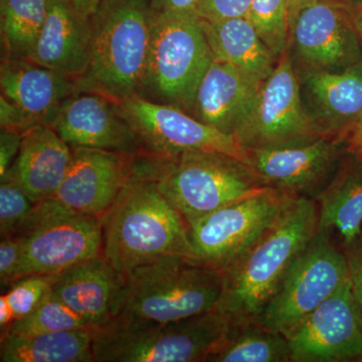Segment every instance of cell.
Masks as SVG:
<instances>
[{
    "label": "cell",
    "mask_w": 362,
    "mask_h": 362,
    "mask_svg": "<svg viewBox=\"0 0 362 362\" xmlns=\"http://www.w3.org/2000/svg\"><path fill=\"white\" fill-rule=\"evenodd\" d=\"M246 18L276 58L288 51L289 0H252Z\"/></svg>",
    "instance_id": "30"
},
{
    "label": "cell",
    "mask_w": 362,
    "mask_h": 362,
    "mask_svg": "<svg viewBox=\"0 0 362 362\" xmlns=\"http://www.w3.org/2000/svg\"><path fill=\"white\" fill-rule=\"evenodd\" d=\"M11 235L23 242L21 278L59 274L103 254L102 218L74 213L54 197L35 204Z\"/></svg>",
    "instance_id": "8"
},
{
    "label": "cell",
    "mask_w": 362,
    "mask_h": 362,
    "mask_svg": "<svg viewBox=\"0 0 362 362\" xmlns=\"http://www.w3.org/2000/svg\"><path fill=\"white\" fill-rule=\"evenodd\" d=\"M0 125L1 130L23 133L33 127L28 118L6 97H0Z\"/></svg>",
    "instance_id": "36"
},
{
    "label": "cell",
    "mask_w": 362,
    "mask_h": 362,
    "mask_svg": "<svg viewBox=\"0 0 362 362\" xmlns=\"http://www.w3.org/2000/svg\"><path fill=\"white\" fill-rule=\"evenodd\" d=\"M1 95L16 105L32 126H52L62 107L78 93L77 81L23 58L2 59Z\"/></svg>",
    "instance_id": "19"
},
{
    "label": "cell",
    "mask_w": 362,
    "mask_h": 362,
    "mask_svg": "<svg viewBox=\"0 0 362 362\" xmlns=\"http://www.w3.org/2000/svg\"><path fill=\"white\" fill-rule=\"evenodd\" d=\"M337 1L342 2V4L351 6L352 4H357V2L361 1V0H337Z\"/></svg>",
    "instance_id": "44"
},
{
    "label": "cell",
    "mask_w": 362,
    "mask_h": 362,
    "mask_svg": "<svg viewBox=\"0 0 362 362\" xmlns=\"http://www.w3.org/2000/svg\"><path fill=\"white\" fill-rule=\"evenodd\" d=\"M292 197L270 187L233 202L188 226L190 258L226 273L274 225Z\"/></svg>",
    "instance_id": "10"
},
{
    "label": "cell",
    "mask_w": 362,
    "mask_h": 362,
    "mask_svg": "<svg viewBox=\"0 0 362 362\" xmlns=\"http://www.w3.org/2000/svg\"><path fill=\"white\" fill-rule=\"evenodd\" d=\"M124 276L117 315L156 323L176 322L213 310L225 286L223 272L182 256L164 257Z\"/></svg>",
    "instance_id": "5"
},
{
    "label": "cell",
    "mask_w": 362,
    "mask_h": 362,
    "mask_svg": "<svg viewBox=\"0 0 362 362\" xmlns=\"http://www.w3.org/2000/svg\"><path fill=\"white\" fill-rule=\"evenodd\" d=\"M312 134L318 133L305 113L299 78L287 51L259 88L251 110L235 136L247 150Z\"/></svg>",
    "instance_id": "14"
},
{
    "label": "cell",
    "mask_w": 362,
    "mask_h": 362,
    "mask_svg": "<svg viewBox=\"0 0 362 362\" xmlns=\"http://www.w3.org/2000/svg\"><path fill=\"white\" fill-rule=\"evenodd\" d=\"M59 274L30 275L14 282L4 293L13 308L16 321L30 315L52 291Z\"/></svg>",
    "instance_id": "31"
},
{
    "label": "cell",
    "mask_w": 362,
    "mask_h": 362,
    "mask_svg": "<svg viewBox=\"0 0 362 362\" xmlns=\"http://www.w3.org/2000/svg\"><path fill=\"white\" fill-rule=\"evenodd\" d=\"M156 13L148 0H102L90 20V65L78 90L116 102L141 96Z\"/></svg>",
    "instance_id": "3"
},
{
    "label": "cell",
    "mask_w": 362,
    "mask_h": 362,
    "mask_svg": "<svg viewBox=\"0 0 362 362\" xmlns=\"http://www.w3.org/2000/svg\"><path fill=\"white\" fill-rule=\"evenodd\" d=\"M344 142L347 153L362 162V115L350 128Z\"/></svg>",
    "instance_id": "39"
},
{
    "label": "cell",
    "mask_w": 362,
    "mask_h": 362,
    "mask_svg": "<svg viewBox=\"0 0 362 362\" xmlns=\"http://www.w3.org/2000/svg\"><path fill=\"white\" fill-rule=\"evenodd\" d=\"M209 362H291L287 337L258 322L233 325Z\"/></svg>",
    "instance_id": "27"
},
{
    "label": "cell",
    "mask_w": 362,
    "mask_h": 362,
    "mask_svg": "<svg viewBox=\"0 0 362 362\" xmlns=\"http://www.w3.org/2000/svg\"><path fill=\"white\" fill-rule=\"evenodd\" d=\"M337 0H317L290 26L288 52L297 73L338 71L362 62L354 13Z\"/></svg>",
    "instance_id": "13"
},
{
    "label": "cell",
    "mask_w": 362,
    "mask_h": 362,
    "mask_svg": "<svg viewBox=\"0 0 362 362\" xmlns=\"http://www.w3.org/2000/svg\"><path fill=\"white\" fill-rule=\"evenodd\" d=\"M297 74L302 105L314 129L344 141L362 115V62L343 70Z\"/></svg>",
    "instance_id": "18"
},
{
    "label": "cell",
    "mask_w": 362,
    "mask_h": 362,
    "mask_svg": "<svg viewBox=\"0 0 362 362\" xmlns=\"http://www.w3.org/2000/svg\"><path fill=\"white\" fill-rule=\"evenodd\" d=\"M23 134L14 131L1 130L0 133V178L8 173L18 152Z\"/></svg>",
    "instance_id": "37"
},
{
    "label": "cell",
    "mask_w": 362,
    "mask_h": 362,
    "mask_svg": "<svg viewBox=\"0 0 362 362\" xmlns=\"http://www.w3.org/2000/svg\"><path fill=\"white\" fill-rule=\"evenodd\" d=\"M290 1V26H291L293 21L297 18L298 14L305 7L311 6L317 0H289Z\"/></svg>",
    "instance_id": "42"
},
{
    "label": "cell",
    "mask_w": 362,
    "mask_h": 362,
    "mask_svg": "<svg viewBox=\"0 0 362 362\" xmlns=\"http://www.w3.org/2000/svg\"><path fill=\"white\" fill-rule=\"evenodd\" d=\"M84 328H89L87 323L51 291L30 315L14 321L6 335L30 337Z\"/></svg>",
    "instance_id": "29"
},
{
    "label": "cell",
    "mask_w": 362,
    "mask_h": 362,
    "mask_svg": "<svg viewBox=\"0 0 362 362\" xmlns=\"http://www.w3.org/2000/svg\"><path fill=\"white\" fill-rule=\"evenodd\" d=\"M252 0H202L199 14L209 21L246 18Z\"/></svg>",
    "instance_id": "34"
},
{
    "label": "cell",
    "mask_w": 362,
    "mask_h": 362,
    "mask_svg": "<svg viewBox=\"0 0 362 362\" xmlns=\"http://www.w3.org/2000/svg\"><path fill=\"white\" fill-rule=\"evenodd\" d=\"M202 23L214 59L226 62L261 82L270 77L278 59L246 18L202 20Z\"/></svg>",
    "instance_id": "25"
},
{
    "label": "cell",
    "mask_w": 362,
    "mask_h": 362,
    "mask_svg": "<svg viewBox=\"0 0 362 362\" xmlns=\"http://www.w3.org/2000/svg\"><path fill=\"white\" fill-rule=\"evenodd\" d=\"M103 255L127 274L168 256L190 258L189 228L150 175L146 162L134 173L101 216Z\"/></svg>",
    "instance_id": "1"
},
{
    "label": "cell",
    "mask_w": 362,
    "mask_h": 362,
    "mask_svg": "<svg viewBox=\"0 0 362 362\" xmlns=\"http://www.w3.org/2000/svg\"><path fill=\"white\" fill-rule=\"evenodd\" d=\"M263 83L226 62L214 59L197 88L192 115L226 134L235 135Z\"/></svg>",
    "instance_id": "22"
},
{
    "label": "cell",
    "mask_w": 362,
    "mask_h": 362,
    "mask_svg": "<svg viewBox=\"0 0 362 362\" xmlns=\"http://www.w3.org/2000/svg\"><path fill=\"white\" fill-rule=\"evenodd\" d=\"M247 164L266 187L292 199H315L346 156L343 140L320 134L247 149Z\"/></svg>",
    "instance_id": "11"
},
{
    "label": "cell",
    "mask_w": 362,
    "mask_h": 362,
    "mask_svg": "<svg viewBox=\"0 0 362 362\" xmlns=\"http://www.w3.org/2000/svg\"><path fill=\"white\" fill-rule=\"evenodd\" d=\"M331 233L318 232L297 255L258 323L286 337L349 280L346 258Z\"/></svg>",
    "instance_id": "9"
},
{
    "label": "cell",
    "mask_w": 362,
    "mask_h": 362,
    "mask_svg": "<svg viewBox=\"0 0 362 362\" xmlns=\"http://www.w3.org/2000/svg\"><path fill=\"white\" fill-rule=\"evenodd\" d=\"M14 321H16V317H14L13 308H11L6 294H2L0 296V333H1V338L6 337Z\"/></svg>",
    "instance_id": "40"
},
{
    "label": "cell",
    "mask_w": 362,
    "mask_h": 362,
    "mask_svg": "<svg viewBox=\"0 0 362 362\" xmlns=\"http://www.w3.org/2000/svg\"><path fill=\"white\" fill-rule=\"evenodd\" d=\"M35 204L8 175L0 182V233L11 235L32 213Z\"/></svg>",
    "instance_id": "32"
},
{
    "label": "cell",
    "mask_w": 362,
    "mask_h": 362,
    "mask_svg": "<svg viewBox=\"0 0 362 362\" xmlns=\"http://www.w3.org/2000/svg\"><path fill=\"white\" fill-rule=\"evenodd\" d=\"M214 59L199 14L156 11L141 96L190 113Z\"/></svg>",
    "instance_id": "7"
},
{
    "label": "cell",
    "mask_w": 362,
    "mask_h": 362,
    "mask_svg": "<svg viewBox=\"0 0 362 362\" xmlns=\"http://www.w3.org/2000/svg\"><path fill=\"white\" fill-rule=\"evenodd\" d=\"M1 362H94L92 329L6 335L0 343Z\"/></svg>",
    "instance_id": "26"
},
{
    "label": "cell",
    "mask_w": 362,
    "mask_h": 362,
    "mask_svg": "<svg viewBox=\"0 0 362 362\" xmlns=\"http://www.w3.org/2000/svg\"><path fill=\"white\" fill-rule=\"evenodd\" d=\"M147 166L187 226L268 187L249 164L221 152L189 151L168 159L154 157Z\"/></svg>",
    "instance_id": "6"
},
{
    "label": "cell",
    "mask_w": 362,
    "mask_h": 362,
    "mask_svg": "<svg viewBox=\"0 0 362 362\" xmlns=\"http://www.w3.org/2000/svg\"><path fill=\"white\" fill-rule=\"evenodd\" d=\"M315 202L318 232H337L341 247L354 242L362 233V162L346 153Z\"/></svg>",
    "instance_id": "24"
},
{
    "label": "cell",
    "mask_w": 362,
    "mask_h": 362,
    "mask_svg": "<svg viewBox=\"0 0 362 362\" xmlns=\"http://www.w3.org/2000/svg\"><path fill=\"white\" fill-rule=\"evenodd\" d=\"M49 0H0L2 45L8 57L25 59L44 25Z\"/></svg>",
    "instance_id": "28"
},
{
    "label": "cell",
    "mask_w": 362,
    "mask_h": 362,
    "mask_svg": "<svg viewBox=\"0 0 362 362\" xmlns=\"http://www.w3.org/2000/svg\"><path fill=\"white\" fill-rule=\"evenodd\" d=\"M92 26L71 0H49L39 37L26 59L80 82L90 65Z\"/></svg>",
    "instance_id": "21"
},
{
    "label": "cell",
    "mask_w": 362,
    "mask_h": 362,
    "mask_svg": "<svg viewBox=\"0 0 362 362\" xmlns=\"http://www.w3.org/2000/svg\"><path fill=\"white\" fill-rule=\"evenodd\" d=\"M52 127L71 147L132 156L141 147L117 102L97 92L76 93L62 107Z\"/></svg>",
    "instance_id": "17"
},
{
    "label": "cell",
    "mask_w": 362,
    "mask_h": 362,
    "mask_svg": "<svg viewBox=\"0 0 362 362\" xmlns=\"http://www.w3.org/2000/svg\"><path fill=\"white\" fill-rule=\"evenodd\" d=\"M148 156L168 159L189 151H216L247 163L246 150L235 135L197 120L187 111L141 96L117 102Z\"/></svg>",
    "instance_id": "12"
},
{
    "label": "cell",
    "mask_w": 362,
    "mask_h": 362,
    "mask_svg": "<svg viewBox=\"0 0 362 362\" xmlns=\"http://www.w3.org/2000/svg\"><path fill=\"white\" fill-rule=\"evenodd\" d=\"M291 362H362V321L349 281L287 337Z\"/></svg>",
    "instance_id": "15"
},
{
    "label": "cell",
    "mask_w": 362,
    "mask_h": 362,
    "mask_svg": "<svg viewBox=\"0 0 362 362\" xmlns=\"http://www.w3.org/2000/svg\"><path fill=\"white\" fill-rule=\"evenodd\" d=\"M148 1L156 11L187 14H199L202 4V0H148Z\"/></svg>",
    "instance_id": "38"
},
{
    "label": "cell",
    "mask_w": 362,
    "mask_h": 362,
    "mask_svg": "<svg viewBox=\"0 0 362 362\" xmlns=\"http://www.w3.org/2000/svg\"><path fill=\"white\" fill-rule=\"evenodd\" d=\"M342 250L346 258L352 296L362 321V233L354 242L343 247Z\"/></svg>",
    "instance_id": "35"
},
{
    "label": "cell",
    "mask_w": 362,
    "mask_h": 362,
    "mask_svg": "<svg viewBox=\"0 0 362 362\" xmlns=\"http://www.w3.org/2000/svg\"><path fill=\"white\" fill-rule=\"evenodd\" d=\"M135 165L132 154L71 147L70 166L52 197L74 213L101 218L134 173Z\"/></svg>",
    "instance_id": "16"
},
{
    "label": "cell",
    "mask_w": 362,
    "mask_h": 362,
    "mask_svg": "<svg viewBox=\"0 0 362 362\" xmlns=\"http://www.w3.org/2000/svg\"><path fill=\"white\" fill-rule=\"evenodd\" d=\"M102 0H71L75 11L86 21L92 20Z\"/></svg>",
    "instance_id": "41"
},
{
    "label": "cell",
    "mask_w": 362,
    "mask_h": 362,
    "mask_svg": "<svg viewBox=\"0 0 362 362\" xmlns=\"http://www.w3.org/2000/svg\"><path fill=\"white\" fill-rule=\"evenodd\" d=\"M232 328L230 317L216 307L170 323L117 315L93 328V356L94 362L209 361Z\"/></svg>",
    "instance_id": "4"
},
{
    "label": "cell",
    "mask_w": 362,
    "mask_h": 362,
    "mask_svg": "<svg viewBox=\"0 0 362 362\" xmlns=\"http://www.w3.org/2000/svg\"><path fill=\"white\" fill-rule=\"evenodd\" d=\"M71 159V147L49 125L33 126L23 134L21 149L6 175L33 204L58 192Z\"/></svg>",
    "instance_id": "23"
},
{
    "label": "cell",
    "mask_w": 362,
    "mask_h": 362,
    "mask_svg": "<svg viewBox=\"0 0 362 362\" xmlns=\"http://www.w3.org/2000/svg\"><path fill=\"white\" fill-rule=\"evenodd\" d=\"M354 23H356L357 33H358V37L359 40H361L362 47V11L354 13Z\"/></svg>",
    "instance_id": "43"
},
{
    "label": "cell",
    "mask_w": 362,
    "mask_h": 362,
    "mask_svg": "<svg viewBox=\"0 0 362 362\" xmlns=\"http://www.w3.org/2000/svg\"><path fill=\"white\" fill-rule=\"evenodd\" d=\"M318 230L315 199H290L246 256L223 273L225 286L216 308L230 317L233 326L258 322L288 268Z\"/></svg>",
    "instance_id": "2"
},
{
    "label": "cell",
    "mask_w": 362,
    "mask_h": 362,
    "mask_svg": "<svg viewBox=\"0 0 362 362\" xmlns=\"http://www.w3.org/2000/svg\"><path fill=\"white\" fill-rule=\"evenodd\" d=\"M23 242L16 235L1 237L0 242V285L9 288L21 278Z\"/></svg>",
    "instance_id": "33"
},
{
    "label": "cell",
    "mask_w": 362,
    "mask_h": 362,
    "mask_svg": "<svg viewBox=\"0 0 362 362\" xmlns=\"http://www.w3.org/2000/svg\"><path fill=\"white\" fill-rule=\"evenodd\" d=\"M124 280L102 254L59 273L52 291L93 329L118 314Z\"/></svg>",
    "instance_id": "20"
}]
</instances>
